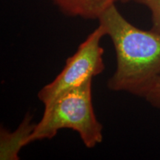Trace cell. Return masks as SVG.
<instances>
[{"label":"cell","mask_w":160,"mask_h":160,"mask_svg":"<svg viewBox=\"0 0 160 160\" xmlns=\"http://www.w3.org/2000/svg\"><path fill=\"white\" fill-rule=\"evenodd\" d=\"M105 36V28L99 25L80 44L74 54L68 58L65 67L57 77L40 90L38 98L45 108L51 105L62 93L93 80V77L102 73L105 66L103 60L104 49L100 42Z\"/></svg>","instance_id":"3957f363"},{"label":"cell","mask_w":160,"mask_h":160,"mask_svg":"<svg viewBox=\"0 0 160 160\" xmlns=\"http://www.w3.org/2000/svg\"><path fill=\"white\" fill-rule=\"evenodd\" d=\"M133 2L148 8L151 14V30L160 33V0H134Z\"/></svg>","instance_id":"8992f818"},{"label":"cell","mask_w":160,"mask_h":160,"mask_svg":"<svg viewBox=\"0 0 160 160\" xmlns=\"http://www.w3.org/2000/svg\"><path fill=\"white\" fill-rule=\"evenodd\" d=\"M131 1H134V0H121L120 2L125 3V2H131Z\"/></svg>","instance_id":"ba28073f"},{"label":"cell","mask_w":160,"mask_h":160,"mask_svg":"<svg viewBox=\"0 0 160 160\" xmlns=\"http://www.w3.org/2000/svg\"><path fill=\"white\" fill-rule=\"evenodd\" d=\"M33 117L28 113L17 129L9 132L4 128L0 132V159H19L20 150L30 144V137L33 133L37 124L31 122Z\"/></svg>","instance_id":"277c9868"},{"label":"cell","mask_w":160,"mask_h":160,"mask_svg":"<svg viewBox=\"0 0 160 160\" xmlns=\"http://www.w3.org/2000/svg\"><path fill=\"white\" fill-rule=\"evenodd\" d=\"M115 49L117 67L108 81L113 91L142 97L160 75V33L139 29L113 5L98 19Z\"/></svg>","instance_id":"6da1fadb"},{"label":"cell","mask_w":160,"mask_h":160,"mask_svg":"<svg viewBox=\"0 0 160 160\" xmlns=\"http://www.w3.org/2000/svg\"><path fill=\"white\" fill-rule=\"evenodd\" d=\"M64 14L85 19H99L116 2L121 0H51Z\"/></svg>","instance_id":"5b68a950"},{"label":"cell","mask_w":160,"mask_h":160,"mask_svg":"<svg viewBox=\"0 0 160 160\" xmlns=\"http://www.w3.org/2000/svg\"><path fill=\"white\" fill-rule=\"evenodd\" d=\"M62 129L77 132L88 148L102 142L103 127L97 119L92 101V80L62 93L45 108L42 117L30 137V144L53 139Z\"/></svg>","instance_id":"7a4b0ae2"},{"label":"cell","mask_w":160,"mask_h":160,"mask_svg":"<svg viewBox=\"0 0 160 160\" xmlns=\"http://www.w3.org/2000/svg\"><path fill=\"white\" fill-rule=\"evenodd\" d=\"M141 97L152 106L160 109V75L147 88Z\"/></svg>","instance_id":"52a82bcc"}]
</instances>
